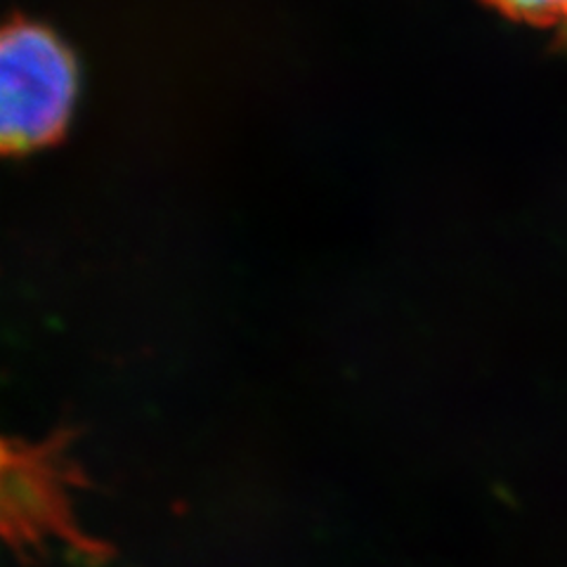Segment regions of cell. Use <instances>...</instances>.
<instances>
[{"mask_svg": "<svg viewBox=\"0 0 567 567\" xmlns=\"http://www.w3.org/2000/svg\"><path fill=\"white\" fill-rule=\"evenodd\" d=\"M79 93V58L55 29L24 14L0 22V158L60 145Z\"/></svg>", "mask_w": 567, "mask_h": 567, "instance_id": "cell-1", "label": "cell"}, {"mask_svg": "<svg viewBox=\"0 0 567 567\" xmlns=\"http://www.w3.org/2000/svg\"><path fill=\"white\" fill-rule=\"evenodd\" d=\"M506 20L554 31L567 39V0H481Z\"/></svg>", "mask_w": 567, "mask_h": 567, "instance_id": "cell-2", "label": "cell"}]
</instances>
